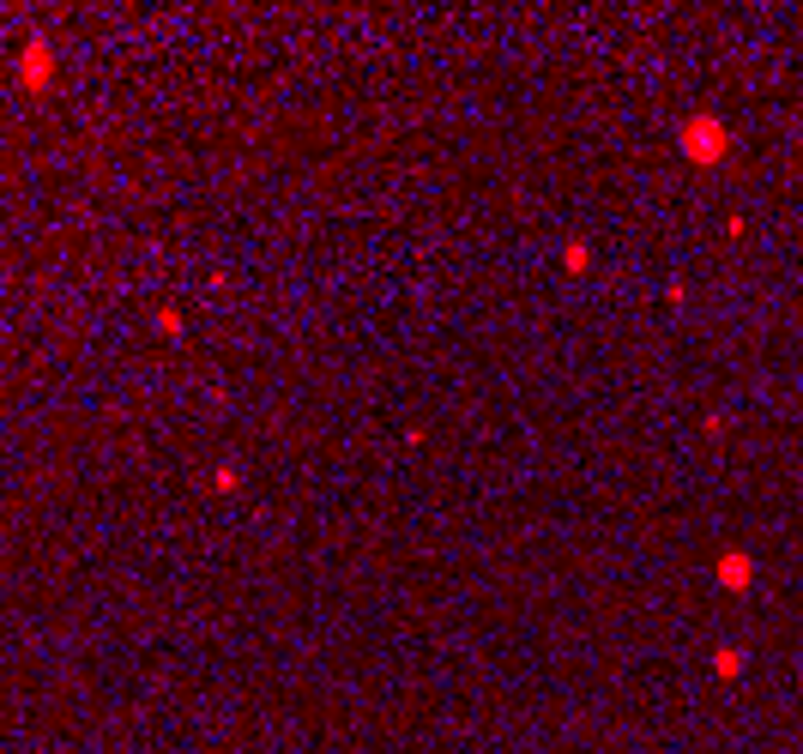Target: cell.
Returning a JSON list of instances; mask_svg holds the SVG:
<instances>
[{
	"label": "cell",
	"mask_w": 803,
	"mask_h": 754,
	"mask_svg": "<svg viewBox=\"0 0 803 754\" xmlns=\"http://www.w3.org/2000/svg\"><path fill=\"white\" fill-rule=\"evenodd\" d=\"M677 145L689 151V163H719L731 151V133H725L719 115H689V127L677 133Z\"/></svg>",
	"instance_id": "6da1fadb"
},
{
	"label": "cell",
	"mask_w": 803,
	"mask_h": 754,
	"mask_svg": "<svg viewBox=\"0 0 803 754\" xmlns=\"http://www.w3.org/2000/svg\"><path fill=\"white\" fill-rule=\"evenodd\" d=\"M713 664H719V676H737V670H743V652H725V646H719Z\"/></svg>",
	"instance_id": "3957f363"
},
{
	"label": "cell",
	"mask_w": 803,
	"mask_h": 754,
	"mask_svg": "<svg viewBox=\"0 0 803 754\" xmlns=\"http://www.w3.org/2000/svg\"><path fill=\"white\" fill-rule=\"evenodd\" d=\"M719 580H725L731 592H743V586L755 580V561H749L743 549H725V555H719Z\"/></svg>",
	"instance_id": "7a4b0ae2"
}]
</instances>
